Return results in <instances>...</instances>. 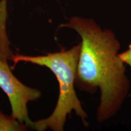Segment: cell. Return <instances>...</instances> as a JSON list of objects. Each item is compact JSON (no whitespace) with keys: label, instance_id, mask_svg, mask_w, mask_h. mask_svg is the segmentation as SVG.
Masks as SVG:
<instances>
[{"label":"cell","instance_id":"cell-4","mask_svg":"<svg viewBox=\"0 0 131 131\" xmlns=\"http://www.w3.org/2000/svg\"><path fill=\"white\" fill-rule=\"evenodd\" d=\"M30 129L25 124L5 114L0 107V131H26Z\"/></svg>","mask_w":131,"mask_h":131},{"label":"cell","instance_id":"cell-6","mask_svg":"<svg viewBox=\"0 0 131 131\" xmlns=\"http://www.w3.org/2000/svg\"><path fill=\"white\" fill-rule=\"evenodd\" d=\"M0 2L3 4H7V0H0Z\"/></svg>","mask_w":131,"mask_h":131},{"label":"cell","instance_id":"cell-1","mask_svg":"<svg viewBox=\"0 0 131 131\" xmlns=\"http://www.w3.org/2000/svg\"><path fill=\"white\" fill-rule=\"evenodd\" d=\"M60 27L75 30L81 38L75 86L90 94L101 92L96 118L101 123L117 114L130 88L118 41L111 30H103L92 19L72 17Z\"/></svg>","mask_w":131,"mask_h":131},{"label":"cell","instance_id":"cell-3","mask_svg":"<svg viewBox=\"0 0 131 131\" xmlns=\"http://www.w3.org/2000/svg\"><path fill=\"white\" fill-rule=\"evenodd\" d=\"M8 60L0 56V88L9 98L11 115L31 129L33 121L29 117L27 104L40 99L42 93L39 89L21 83L9 68Z\"/></svg>","mask_w":131,"mask_h":131},{"label":"cell","instance_id":"cell-5","mask_svg":"<svg viewBox=\"0 0 131 131\" xmlns=\"http://www.w3.org/2000/svg\"><path fill=\"white\" fill-rule=\"evenodd\" d=\"M119 57L123 62L127 64L131 68V45L129 46L127 50L119 54Z\"/></svg>","mask_w":131,"mask_h":131},{"label":"cell","instance_id":"cell-2","mask_svg":"<svg viewBox=\"0 0 131 131\" xmlns=\"http://www.w3.org/2000/svg\"><path fill=\"white\" fill-rule=\"evenodd\" d=\"M81 42L69 50L47 53L44 55L29 56L13 54L10 60L15 66L24 62L46 67L56 77L59 84V95L56 106L47 118L33 122L31 129L44 131L50 129L53 131H63L67 117L72 111L80 117L85 126H89L88 116L81 106L75 92V78L79 59Z\"/></svg>","mask_w":131,"mask_h":131}]
</instances>
